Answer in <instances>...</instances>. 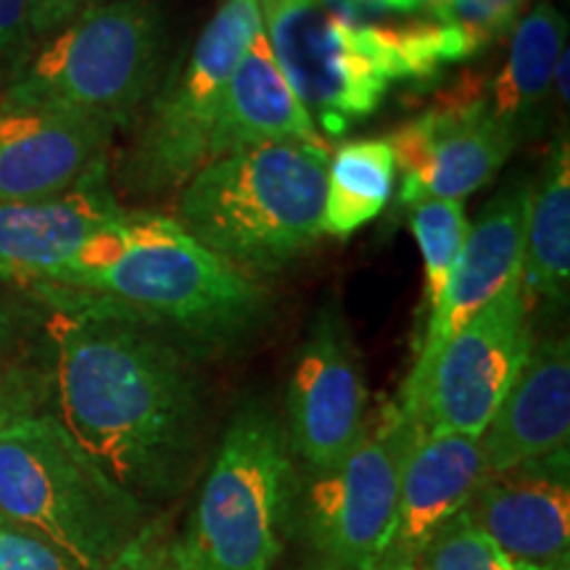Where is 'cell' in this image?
Segmentation results:
<instances>
[{
  "label": "cell",
  "instance_id": "obj_24",
  "mask_svg": "<svg viewBox=\"0 0 570 570\" xmlns=\"http://www.w3.org/2000/svg\"><path fill=\"white\" fill-rule=\"evenodd\" d=\"M420 570H541L502 552L494 541L468 523L462 510L433 537Z\"/></svg>",
  "mask_w": 570,
  "mask_h": 570
},
{
  "label": "cell",
  "instance_id": "obj_21",
  "mask_svg": "<svg viewBox=\"0 0 570 570\" xmlns=\"http://www.w3.org/2000/svg\"><path fill=\"white\" fill-rule=\"evenodd\" d=\"M566 17L550 3H539L512 27L508 61L491 88L489 106L518 138L552 88L554 67L566 51Z\"/></svg>",
  "mask_w": 570,
  "mask_h": 570
},
{
  "label": "cell",
  "instance_id": "obj_16",
  "mask_svg": "<svg viewBox=\"0 0 570 570\" xmlns=\"http://www.w3.org/2000/svg\"><path fill=\"white\" fill-rule=\"evenodd\" d=\"M462 515L510 558L541 570H570L568 449L487 475Z\"/></svg>",
  "mask_w": 570,
  "mask_h": 570
},
{
  "label": "cell",
  "instance_id": "obj_25",
  "mask_svg": "<svg viewBox=\"0 0 570 570\" xmlns=\"http://www.w3.org/2000/svg\"><path fill=\"white\" fill-rule=\"evenodd\" d=\"M529 0H446L433 13L460 40L462 61L481 53L483 48L502 38L518 24V13Z\"/></svg>",
  "mask_w": 570,
  "mask_h": 570
},
{
  "label": "cell",
  "instance_id": "obj_7",
  "mask_svg": "<svg viewBox=\"0 0 570 570\" xmlns=\"http://www.w3.org/2000/svg\"><path fill=\"white\" fill-rule=\"evenodd\" d=\"M262 30L259 0H225L190 53L169 67L140 130L117 167L125 194L156 198L180 190L209 159L227 77Z\"/></svg>",
  "mask_w": 570,
  "mask_h": 570
},
{
  "label": "cell",
  "instance_id": "obj_1",
  "mask_svg": "<svg viewBox=\"0 0 570 570\" xmlns=\"http://www.w3.org/2000/svg\"><path fill=\"white\" fill-rule=\"evenodd\" d=\"M24 291L46 309L53 417L148 510L180 494L206 441L194 356L61 285Z\"/></svg>",
  "mask_w": 570,
  "mask_h": 570
},
{
  "label": "cell",
  "instance_id": "obj_10",
  "mask_svg": "<svg viewBox=\"0 0 570 570\" xmlns=\"http://www.w3.org/2000/svg\"><path fill=\"white\" fill-rule=\"evenodd\" d=\"M523 269L439 348L425 383L410 404H399L420 431L479 439L515 383L533 346Z\"/></svg>",
  "mask_w": 570,
  "mask_h": 570
},
{
  "label": "cell",
  "instance_id": "obj_19",
  "mask_svg": "<svg viewBox=\"0 0 570 570\" xmlns=\"http://www.w3.org/2000/svg\"><path fill=\"white\" fill-rule=\"evenodd\" d=\"M256 142H315L325 146L323 132L304 109L296 92L277 67L265 27L254 35L248 48L227 77L223 111L209 142V159L233 148Z\"/></svg>",
  "mask_w": 570,
  "mask_h": 570
},
{
  "label": "cell",
  "instance_id": "obj_5",
  "mask_svg": "<svg viewBox=\"0 0 570 570\" xmlns=\"http://www.w3.org/2000/svg\"><path fill=\"white\" fill-rule=\"evenodd\" d=\"M298 483L281 415L265 399L240 402L180 531L190 570H275Z\"/></svg>",
  "mask_w": 570,
  "mask_h": 570
},
{
  "label": "cell",
  "instance_id": "obj_28",
  "mask_svg": "<svg viewBox=\"0 0 570 570\" xmlns=\"http://www.w3.org/2000/svg\"><path fill=\"white\" fill-rule=\"evenodd\" d=\"M0 570H82L56 547L0 515Z\"/></svg>",
  "mask_w": 570,
  "mask_h": 570
},
{
  "label": "cell",
  "instance_id": "obj_9",
  "mask_svg": "<svg viewBox=\"0 0 570 570\" xmlns=\"http://www.w3.org/2000/svg\"><path fill=\"white\" fill-rule=\"evenodd\" d=\"M420 428L399 402L367 420L352 452L298 483L294 529L323 570H370L386 544L404 460Z\"/></svg>",
  "mask_w": 570,
  "mask_h": 570
},
{
  "label": "cell",
  "instance_id": "obj_27",
  "mask_svg": "<svg viewBox=\"0 0 570 570\" xmlns=\"http://www.w3.org/2000/svg\"><path fill=\"white\" fill-rule=\"evenodd\" d=\"M104 570H190V562L173 518L154 512Z\"/></svg>",
  "mask_w": 570,
  "mask_h": 570
},
{
  "label": "cell",
  "instance_id": "obj_3",
  "mask_svg": "<svg viewBox=\"0 0 570 570\" xmlns=\"http://www.w3.org/2000/svg\"><path fill=\"white\" fill-rule=\"evenodd\" d=\"M325 190V146L256 142L206 161L173 219L240 273L277 275L323 235Z\"/></svg>",
  "mask_w": 570,
  "mask_h": 570
},
{
  "label": "cell",
  "instance_id": "obj_20",
  "mask_svg": "<svg viewBox=\"0 0 570 570\" xmlns=\"http://www.w3.org/2000/svg\"><path fill=\"white\" fill-rule=\"evenodd\" d=\"M570 288V154L562 140L552 148L539 185H531L523 244V294L529 306L568 304Z\"/></svg>",
  "mask_w": 570,
  "mask_h": 570
},
{
  "label": "cell",
  "instance_id": "obj_26",
  "mask_svg": "<svg viewBox=\"0 0 570 570\" xmlns=\"http://www.w3.org/2000/svg\"><path fill=\"white\" fill-rule=\"evenodd\" d=\"M46 338V309L24 288L0 285V365L32 367L30 356Z\"/></svg>",
  "mask_w": 570,
  "mask_h": 570
},
{
  "label": "cell",
  "instance_id": "obj_15",
  "mask_svg": "<svg viewBox=\"0 0 570 570\" xmlns=\"http://www.w3.org/2000/svg\"><path fill=\"white\" fill-rule=\"evenodd\" d=\"M122 214L106 159L61 194L0 204V285L53 283L92 235Z\"/></svg>",
  "mask_w": 570,
  "mask_h": 570
},
{
  "label": "cell",
  "instance_id": "obj_35",
  "mask_svg": "<svg viewBox=\"0 0 570 570\" xmlns=\"http://www.w3.org/2000/svg\"><path fill=\"white\" fill-rule=\"evenodd\" d=\"M304 570H323V568H317V566H312V562H309V566H306Z\"/></svg>",
  "mask_w": 570,
  "mask_h": 570
},
{
  "label": "cell",
  "instance_id": "obj_12",
  "mask_svg": "<svg viewBox=\"0 0 570 570\" xmlns=\"http://www.w3.org/2000/svg\"><path fill=\"white\" fill-rule=\"evenodd\" d=\"M402 173L399 202H462L494 180L520 138L479 90H458L386 138Z\"/></svg>",
  "mask_w": 570,
  "mask_h": 570
},
{
  "label": "cell",
  "instance_id": "obj_33",
  "mask_svg": "<svg viewBox=\"0 0 570 570\" xmlns=\"http://www.w3.org/2000/svg\"><path fill=\"white\" fill-rule=\"evenodd\" d=\"M568 63H570V59H568V48L566 51L560 53V59H558V67H554V75H552V85H554V90H558V98H560V104L562 106H568V101H570V88H568Z\"/></svg>",
  "mask_w": 570,
  "mask_h": 570
},
{
  "label": "cell",
  "instance_id": "obj_31",
  "mask_svg": "<svg viewBox=\"0 0 570 570\" xmlns=\"http://www.w3.org/2000/svg\"><path fill=\"white\" fill-rule=\"evenodd\" d=\"M104 0H32L30 6V32H32V48L40 40L51 38L69 21L82 17L85 11L96 9Z\"/></svg>",
  "mask_w": 570,
  "mask_h": 570
},
{
  "label": "cell",
  "instance_id": "obj_2",
  "mask_svg": "<svg viewBox=\"0 0 570 570\" xmlns=\"http://www.w3.org/2000/svg\"><path fill=\"white\" fill-rule=\"evenodd\" d=\"M61 288L148 327L196 362L240 352L269 320L256 277L154 212H132V244L122 259Z\"/></svg>",
  "mask_w": 570,
  "mask_h": 570
},
{
  "label": "cell",
  "instance_id": "obj_14",
  "mask_svg": "<svg viewBox=\"0 0 570 570\" xmlns=\"http://www.w3.org/2000/svg\"><path fill=\"white\" fill-rule=\"evenodd\" d=\"M531 185L518 183L504 188L483 206L479 219L468 225L465 244L449 273L444 296L428 317L417 360L404 383L399 404H410L425 383L433 356L470 317L479 315L491 298L504 288L512 275L523 269L525 217H529Z\"/></svg>",
  "mask_w": 570,
  "mask_h": 570
},
{
  "label": "cell",
  "instance_id": "obj_6",
  "mask_svg": "<svg viewBox=\"0 0 570 570\" xmlns=\"http://www.w3.org/2000/svg\"><path fill=\"white\" fill-rule=\"evenodd\" d=\"M164 61L159 0H104L40 40L0 96L88 111L122 127L159 88Z\"/></svg>",
  "mask_w": 570,
  "mask_h": 570
},
{
  "label": "cell",
  "instance_id": "obj_4",
  "mask_svg": "<svg viewBox=\"0 0 570 570\" xmlns=\"http://www.w3.org/2000/svg\"><path fill=\"white\" fill-rule=\"evenodd\" d=\"M0 515L82 570H104L154 512L38 412L0 431Z\"/></svg>",
  "mask_w": 570,
  "mask_h": 570
},
{
  "label": "cell",
  "instance_id": "obj_30",
  "mask_svg": "<svg viewBox=\"0 0 570 570\" xmlns=\"http://www.w3.org/2000/svg\"><path fill=\"white\" fill-rule=\"evenodd\" d=\"M30 6L32 0H0V90L32 53Z\"/></svg>",
  "mask_w": 570,
  "mask_h": 570
},
{
  "label": "cell",
  "instance_id": "obj_11",
  "mask_svg": "<svg viewBox=\"0 0 570 570\" xmlns=\"http://www.w3.org/2000/svg\"><path fill=\"white\" fill-rule=\"evenodd\" d=\"M370 391L352 327L336 304L312 320L285 389V433L306 475L336 468L367 428Z\"/></svg>",
  "mask_w": 570,
  "mask_h": 570
},
{
  "label": "cell",
  "instance_id": "obj_23",
  "mask_svg": "<svg viewBox=\"0 0 570 570\" xmlns=\"http://www.w3.org/2000/svg\"><path fill=\"white\" fill-rule=\"evenodd\" d=\"M425 273V312L433 315L444 296L449 273L458 262L468 235V217L462 202H423L412 206L410 217Z\"/></svg>",
  "mask_w": 570,
  "mask_h": 570
},
{
  "label": "cell",
  "instance_id": "obj_22",
  "mask_svg": "<svg viewBox=\"0 0 570 570\" xmlns=\"http://www.w3.org/2000/svg\"><path fill=\"white\" fill-rule=\"evenodd\" d=\"M396 164L386 140H348L327 161L323 233L348 238L386 209Z\"/></svg>",
  "mask_w": 570,
  "mask_h": 570
},
{
  "label": "cell",
  "instance_id": "obj_34",
  "mask_svg": "<svg viewBox=\"0 0 570 570\" xmlns=\"http://www.w3.org/2000/svg\"><path fill=\"white\" fill-rule=\"evenodd\" d=\"M446 0H412V17H433Z\"/></svg>",
  "mask_w": 570,
  "mask_h": 570
},
{
  "label": "cell",
  "instance_id": "obj_29",
  "mask_svg": "<svg viewBox=\"0 0 570 570\" xmlns=\"http://www.w3.org/2000/svg\"><path fill=\"white\" fill-rule=\"evenodd\" d=\"M48 381L35 367L0 365V431L21 417L38 415Z\"/></svg>",
  "mask_w": 570,
  "mask_h": 570
},
{
  "label": "cell",
  "instance_id": "obj_17",
  "mask_svg": "<svg viewBox=\"0 0 570 570\" xmlns=\"http://www.w3.org/2000/svg\"><path fill=\"white\" fill-rule=\"evenodd\" d=\"M487 479L479 439L449 431H420L404 460L396 512L381 554L370 570H412L433 537L465 508Z\"/></svg>",
  "mask_w": 570,
  "mask_h": 570
},
{
  "label": "cell",
  "instance_id": "obj_8",
  "mask_svg": "<svg viewBox=\"0 0 570 570\" xmlns=\"http://www.w3.org/2000/svg\"><path fill=\"white\" fill-rule=\"evenodd\" d=\"M267 42L291 90L320 122L341 138L365 122L389 88L404 80L389 24H354L320 0H259Z\"/></svg>",
  "mask_w": 570,
  "mask_h": 570
},
{
  "label": "cell",
  "instance_id": "obj_32",
  "mask_svg": "<svg viewBox=\"0 0 570 570\" xmlns=\"http://www.w3.org/2000/svg\"><path fill=\"white\" fill-rule=\"evenodd\" d=\"M320 3L354 24H381L394 17H412V0H320Z\"/></svg>",
  "mask_w": 570,
  "mask_h": 570
},
{
  "label": "cell",
  "instance_id": "obj_18",
  "mask_svg": "<svg viewBox=\"0 0 570 570\" xmlns=\"http://www.w3.org/2000/svg\"><path fill=\"white\" fill-rule=\"evenodd\" d=\"M570 344L566 336L533 341L525 365L479 436L487 475L568 449Z\"/></svg>",
  "mask_w": 570,
  "mask_h": 570
},
{
  "label": "cell",
  "instance_id": "obj_36",
  "mask_svg": "<svg viewBox=\"0 0 570 570\" xmlns=\"http://www.w3.org/2000/svg\"><path fill=\"white\" fill-rule=\"evenodd\" d=\"M412 570H420V568H412Z\"/></svg>",
  "mask_w": 570,
  "mask_h": 570
},
{
  "label": "cell",
  "instance_id": "obj_13",
  "mask_svg": "<svg viewBox=\"0 0 570 570\" xmlns=\"http://www.w3.org/2000/svg\"><path fill=\"white\" fill-rule=\"evenodd\" d=\"M114 132L96 114L0 96V204L71 188L106 159Z\"/></svg>",
  "mask_w": 570,
  "mask_h": 570
}]
</instances>
